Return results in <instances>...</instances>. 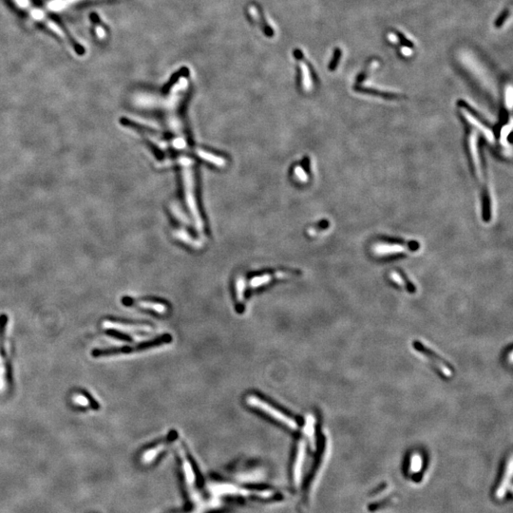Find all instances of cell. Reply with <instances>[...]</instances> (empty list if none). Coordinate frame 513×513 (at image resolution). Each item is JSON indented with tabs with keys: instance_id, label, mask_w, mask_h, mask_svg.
Returning <instances> with one entry per match:
<instances>
[{
	"instance_id": "7c38bea8",
	"label": "cell",
	"mask_w": 513,
	"mask_h": 513,
	"mask_svg": "<svg viewBox=\"0 0 513 513\" xmlns=\"http://www.w3.org/2000/svg\"><path fill=\"white\" fill-rule=\"evenodd\" d=\"M166 448H167L166 444H159L158 446L154 447L151 450L146 451L145 453H143L142 461L145 464L152 462L158 455H160L162 452H164L166 450Z\"/></svg>"
},
{
	"instance_id": "ffe728a7",
	"label": "cell",
	"mask_w": 513,
	"mask_h": 513,
	"mask_svg": "<svg viewBox=\"0 0 513 513\" xmlns=\"http://www.w3.org/2000/svg\"><path fill=\"white\" fill-rule=\"evenodd\" d=\"M237 300H238V303H241L240 305H242V303L244 302V280L243 278H239L237 280Z\"/></svg>"
},
{
	"instance_id": "8fae6325",
	"label": "cell",
	"mask_w": 513,
	"mask_h": 513,
	"mask_svg": "<svg viewBox=\"0 0 513 513\" xmlns=\"http://www.w3.org/2000/svg\"><path fill=\"white\" fill-rule=\"evenodd\" d=\"M178 451L180 452V455L182 457V460H183V468H184V472L185 474V478L188 484H193L195 482V474H194L193 470H192V466L189 462V460L187 459V457L185 456V452L183 450L182 447L178 446Z\"/></svg>"
},
{
	"instance_id": "6da1fadb",
	"label": "cell",
	"mask_w": 513,
	"mask_h": 513,
	"mask_svg": "<svg viewBox=\"0 0 513 513\" xmlns=\"http://www.w3.org/2000/svg\"><path fill=\"white\" fill-rule=\"evenodd\" d=\"M418 243L411 242V243H405L401 242L400 240H395V239H384L383 241L379 242L374 244L372 247L373 253L376 257H394V256H400L408 252L409 250H414L415 246L418 247Z\"/></svg>"
},
{
	"instance_id": "7a4b0ae2",
	"label": "cell",
	"mask_w": 513,
	"mask_h": 513,
	"mask_svg": "<svg viewBox=\"0 0 513 513\" xmlns=\"http://www.w3.org/2000/svg\"><path fill=\"white\" fill-rule=\"evenodd\" d=\"M246 402H247L249 406L261 410V412H263L264 413H266L267 415L273 417L275 420L278 421L281 424L285 425L286 427H288L289 429L296 430V429H298V428H299L298 423L293 418L287 416L283 412H279L278 409L274 408L272 405H270L266 401L262 400V399H261L258 396H253V395L247 396Z\"/></svg>"
},
{
	"instance_id": "d6986e66",
	"label": "cell",
	"mask_w": 513,
	"mask_h": 513,
	"mask_svg": "<svg viewBox=\"0 0 513 513\" xmlns=\"http://www.w3.org/2000/svg\"><path fill=\"white\" fill-rule=\"evenodd\" d=\"M274 277L271 276V275H262V276H259V277H255V278H253L250 280V286L252 288H257V287L264 285V284L268 283Z\"/></svg>"
},
{
	"instance_id": "52a82bcc",
	"label": "cell",
	"mask_w": 513,
	"mask_h": 513,
	"mask_svg": "<svg viewBox=\"0 0 513 513\" xmlns=\"http://www.w3.org/2000/svg\"><path fill=\"white\" fill-rule=\"evenodd\" d=\"M511 477H512V457L510 455L505 465V472L502 477V481L500 482L499 487L495 492L497 499H503L506 495L507 490L510 489Z\"/></svg>"
},
{
	"instance_id": "277c9868",
	"label": "cell",
	"mask_w": 513,
	"mask_h": 513,
	"mask_svg": "<svg viewBox=\"0 0 513 513\" xmlns=\"http://www.w3.org/2000/svg\"><path fill=\"white\" fill-rule=\"evenodd\" d=\"M414 348H415L416 352L419 353L421 356H423V358L425 360H427L429 363H431L432 366H434L444 377L451 378L454 375L453 371L451 370L450 367L447 366L446 363L442 359H440L435 353L431 352L428 348H426L424 345L416 343L414 345Z\"/></svg>"
},
{
	"instance_id": "9c48e42d",
	"label": "cell",
	"mask_w": 513,
	"mask_h": 513,
	"mask_svg": "<svg viewBox=\"0 0 513 513\" xmlns=\"http://www.w3.org/2000/svg\"><path fill=\"white\" fill-rule=\"evenodd\" d=\"M315 426H316V418L313 414H308L306 416V420H305V425H304V433L306 435V437L308 438V441H309V444L311 447L312 450H315L316 448V429H315Z\"/></svg>"
},
{
	"instance_id": "ba28073f",
	"label": "cell",
	"mask_w": 513,
	"mask_h": 513,
	"mask_svg": "<svg viewBox=\"0 0 513 513\" xmlns=\"http://www.w3.org/2000/svg\"><path fill=\"white\" fill-rule=\"evenodd\" d=\"M305 452H306V445L305 442L302 440L299 443L298 447V454L295 460L294 465V481L296 485L298 486L301 483L302 478V472H303V463L305 459Z\"/></svg>"
},
{
	"instance_id": "3957f363",
	"label": "cell",
	"mask_w": 513,
	"mask_h": 513,
	"mask_svg": "<svg viewBox=\"0 0 513 513\" xmlns=\"http://www.w3.org/2000/svg\"><path fill=\"white\" fill-rule=\"evenodd\" d=\"M7 322L8 319L5 315L0 317V393L4 392L6 389V349H5V339H6V331H7Z\"/></svg>"
},
{
	"instance_id": "ac0fdd59",
	"label": "cell",
	"mask_w": 513,
	"mask_h": 513,
	"mask_svg": "<svg viewBox=\"0 0 513 513\" xmlns=\"http://www.w3.org/2000/svg\"><path fill=\"white\" fill-rule=\"evenodd\" d=\"M301 67H302V72H303V88L305 90H310L312 87V81L308 67L304 63H301Z\"/></svg>"
},
{
	"instance_id": "2e32d148",
	"label": "cell",
	"mask_w": 513,
	"mask_h": 513,
	"mask_svg": "<svg viewBox=\"0 0 513 513\" xmlns=\"http://www.w3.org/2000/svg\"><path fill=\"white\" fill-rule=\"evenodd\" d=\"M356 91H359L360 93H368V94H372V95H378V96H382V97H386L388 99H395V98H398L399 96L397 94H392V93H380L379 91L377 90H373V89H367V88H355Z\"/></svg>"
},
{
	"instance_id": "4fadbf2b",
	"label": "cell",
	"mask_w": 513,
	"mask_h": 513,
	"mask_svg": "<svg viewBox=\"0 0 513 513\" xmlns=\"http://www.w3.org/2000/svg\"><path fill=\"white\" fill-rule=\"evenodd\" d=\"M389 278H391L397 285L403 287V288H407V290L413 291V286L411 285L409 282H407L405 280V278L402 277V275L398 271H392V272H390Z\"/></svg>"
},
{
	"instance_id": "9a60e30c",
	"label": "cell",
	"mask_w": 513,
	"mask_h": 513,
	"mask_svg": "<svg viewBox=\"0 0 513 513\" xmlns=\"http://www.w3.org/2000/svg\"><path fill=\"white\" fill-rule=\"evenodd\" d=\"M72 400L75 404H76L77 406H80V407H97L96 404L93 403L91 398H89L88 396H85L83 394H76L74 397H72Z\"/></svg>"
},
{
	"instance_id": "8992f818",
	"label": "cell",
	"mask_w": 513,
	"mask_h": 513,
	"mask_svg": "<svg viewBox=\"0 0 513 513\" xmlns=\"http://www.w3.org/2000/svg\"><path fill=\"white\" fill-rule=\"evenodd\" d=\"M467 148L469 152V158L471 161V166L474 169V172L477 176H480V159L478 149H477V133L470 132L467 136Z\"/></svg>"
},
{
	"instance_id": "5bb4252c",
	"label": "cell",
	"mask_w": 513,
	"mask_h": 513,
	"mask_svg": "<svg viewBox=\"0 0 513 513\" xmlns=\"http://www.w3.org/2000/svg\"><path fill=\"white\" fill-rule=\"evenodd\" d=\"M423 467V457L419 453H413L410 459V471L412 473L419 472Z\"/></svg>"
},
{
	"instance_id": "44dd1931",
	"label": "cell",
	"mask_w": 513,
	"mask_h": 513,
	"mask_svg": "<svg viewBox=\"0 0 513 513\" xmlns=\"http://www.w3.org/2000/svg\"><path fill=\"white\" fill-rule=\"evenodd\" d=\"M340 54H341V52H340V50L338 49V50H337L336 52H335V55H334L333 61H332V63L330 64V69H331V70H334V69L336 68V67H337V63H338V60L340 58Z\"/></svg>"
},
{
	"instance_id": "7402d4cb",
	"label": "cell",
	"mask_w": 513,
	"mask_h": 513,
	"mask_svg": "<svg viewBox=\"0 0 513 513\" xmlns=\"http://www.w3.org/2000/svg\"><path fill=\"white\" fill-rule=\"evenodd\" d=\"M507 15H508V11H505V12L501 15V17H499V18H498L496 20V23H495L496 27H500V26L502 25V24L504 23L505 18L507 17Z\"/></svg>"
},
{
	"instance_id": "e0dca14e",
	"label": "cell",
	"mask_w": 513,
	"mask_h": 513,
	"mask_svg": "<svg viewBox=\"0 0 513 513\" xmlns=\"http://www.w3.org/2000/svg\"><path fill=\"white\" fill-rule=\"evenodd\" d=\"M249 13H250L251 17H252L253 18H254V19L258 22V24L261 26V28L264 30V32L266 33V34H268V35H273V32H272V30L269 29L267 26L263 24L264 22L261 20V17H260V15H259V13H258V11H257V8H256V7H254V6H250V7H249Z\"/></svg>"
},
{
	"instance_id": "30bf717a",
	"label": "cell",
	"mask_w": 513,
	"mask_h": 513,
	"mask_svg": "<svg viewBox=\"0 0 513 513\" xmlns=\"http://www.w3.org/2000/svg\"><path fill=\"white\" fill-rule=\"evenodd\" d=\"M132 303H134L135 305H137L143 309L152 310V311L156 312L158 314H165L168 311L167 305H165L163 303L150 302V301H134V302L132 301Z\"/></svg>"
},
{
	"instance_id": "5b68a950",
	"label": "cell",
	"mask_w": 513,
	"mask_h": 513,
	"mask_svg": "<svg viewBox=\"0 0 513 513\" xmlns=\"http://www.w3.org/2000/svg\"><path fill=\"white\" fill-rule=\"evenodd\" d=\"M103 327L109 330H115L118 332L122 333H146L151 332L152 329L149 325H142V324H128V323H122V322H116L111 320H105L103 322Z\"/></svg>"
}]
</instances>
